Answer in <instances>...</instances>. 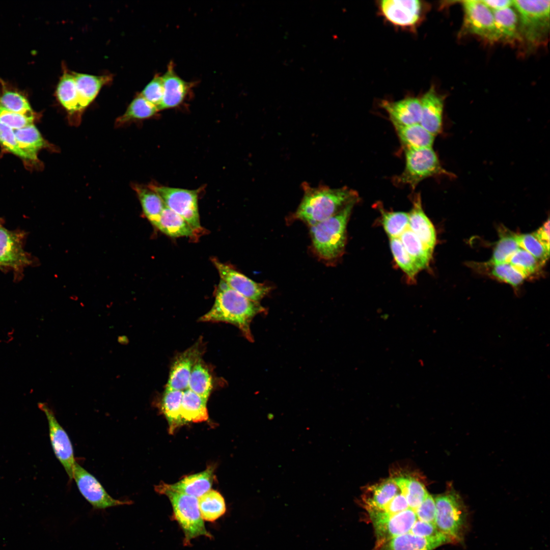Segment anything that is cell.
<instances>
[{"instance_id":"cell-4","label":"cell","mask_w":550,"mask_h":550,"mask_svg":"<svg viewBox=\"0 0 550 550\" xmlns=\"http://www.w3.org/2000/svg\"><path fill=\"white\" fill-rule=\"evenodd\" d=\"M513 7L519 21L522 42L531 48L546 44L549 30V0H515Z\"/></svg>"},{"instance_id":"cell-41","label":"cell","mask_w":550,"mask_h":550,"mask_svg":"<svg viewBox=\"0 0 550 550\" xmlns=\"http://www.w3.org/2000/svg\"><path fill=\"white\" fill-rule=\"evenodd\" d=\"M0 106L14 113L34 118L27 99L15 91L3 89L0 94Z\"/></svg>"},{"instance_id":"cell-30","label":"cell","mask_w":550,"mask_h":550,"mask_svg":"<svg viewBox=\"0 0 550 550\" xmlns=\"http://www.w3.org/2000/svg\"><path fill=\"white\" fill-rule=\"evenodd\" d=\"M207 401L188 389L184 390L181 406V416L184 423L206 421L208 418Z\"/></svg>"},{"instance_id":"cell-39","label":"cell","mask_w":550,"mask_h":550,"mask_svg":"<svg viewBox=\"0 0 550 550\" xmlns=\"http://www.w3.org/2000/svg\"><path fill=\"white\" fill-rule=\"evenodd\" d=\"M500 239L493 250L489 264H498L507 262L509 258L520 248L517 234L512 232H500Z\"/></svg>"},{"instance_id":"cell-10","label":"cell","mask_w":550,"mask_h":550,"mask_svg":"<svg viewBox=\"0 0 550 550\" xmlns=\"http://www.w3.org/2000/svg\"><path fill=\"white\" fill-rule=\"evenodd\" d=\"M367 512L374 530L375 547L409 532L418 519L415 512L409 508L395 514H389L382 510Z\"/></svg>"},{"instance_id":"cell-15","label":"cell","mask_w":550,"mask_h":550,"mask_svg":"<svg viewBox=\"0 0 550 550\" xmlns=\"http://www.w3.org/2000/svg\"><path fill=\"white\" fill-rule=\"evenodd\" d=\"M203 352L198 342L178 355L172 364L166 389L182 391L187 389L193 368L201 359Z\"/></svg>"},{"instance_id":"cell-51","label":"cell","mask_w":550,"mask_h":550,"mask_svg":"<svg viewBox=\"0 0 550 550\" xmlns=\"http://www.w3.org/2000/svg\"><path fill=\"white\" fill-rule=\"evenodd\" d=\"M544 248L549 252V221L548 219L536 232L533 233Z\"/></svg>"},{"instance_id":"cell-19","label":"cell","mask_w":550,"mask_h":550,"mask_svg":"<svg viewBox=\"0 0 550 550\" xmlns=\"http://www.w3.org/2000/svg\"><path fill=\"white\" fill-rule=\"evenodd\" d=\"M163 95L159 111L172 108L180 105L186 99L193 87L191 82L185 81L176 73L171 62L162 75Z\"/></svg>"},{"instance_id":"cell-49","label":"cell","mask_w":550,"mask_h":550,"mask_svg":"<svg viewBox=\"0 0 550 550\" xmlns=\"http://www.w3.org/2000/svg\"><path fill=\"white\" fill-rule=\"evenodd\" d=\"M409 532L423 537H433L442 533L438 530L435 524L418 519L415 522Z\"/></svg>"},{"instance_id":"cell-14","label":"cell","mask_w":550,"mask_h":550,"mask_svg":"<svg viewBox=\"0 0 550 550\" xmlns=\"http://www.w3.org/2000/svg\"><path fill=\"white\" fill-rule=\"evenodd\" d=\"M211 260L218 271L221 280L247 298L259 302L270 291L269 286L255 282L231 266L220 262L215 258H212Z\"/></svg>"},{"instance_id":"cell-37","label":"cell","mask_w":550,"mask_h":550,"mask_svg":"<svg viewBox=\"0 0 550 550\" xmlns=\"http://www.w3.org/2000/svg\"><path fill=\"white\" fill-rule=\"evenodd\" d=\"M198 502L201 515L204 520L213 521L225 513V500L216 490H210L198 498Z\"/></svg>"},{"instance_id":"cell-13","label":"cell","mask_w":550,"mask_h":550,"mask_svg":"<svg viewBox=\"0 0 550 550\" xmlns=\"http://www.w3.org/2000/svg\"><path fill=\"white\" fill-rule=\"evenodd\" d=\"M73 479L82 496L95 508L105 509L130 503L113 498L98 480L77 462L73 467Z\"/></svg>"},{"instance_id":"cell-31","label":"cell","mask_w":550,"mask_h":550,"mask_svg":"<svg viewBox=\"0 0 550 550\" xmlns=\"http://www.w3.org/2000/svg\"><path fill=\"white\" fill-rule=\"evenodd\" d=\"M14 132L19 148L25 159L36 160L38 151L46 145L38 129L32 124L14 130Z\"/></svg>"},{"instance_id":"cell-25","label":"cell","mask_w":550,"mask_h":550,"mask_svg":"<svg viewBox=\"0 0 550 550\" xmlns=\"http://www.w3.org/2000/svg\"><path fill=\"white\" fill-rule=\"evenodd\" d=\"M492 12L499 42L511 45L522 42L518 17L514 7L512 6Z\"/></svg>"},{"instance_id":"cell-45","label":"cell","mask_w":550,"mask_h":550,"mask_svg":"<svg viewBox=\"0 0 550 550\" xmlns=\"http://www.w3.org/2000/svg\"><path fill=\"white\" fill-rule=\"evenodd\" d=\"M140 94L158 109L163 95L162 76L155 75L144 87Z\"/></svg>"},{"instance_id":"cell-12","label":"cell","mask_w":550,"mask_h":550,"mask_svg":"<svg viewBox=\"0 0 550 550\" xmlns=\"http://www.w3.org/2000/svg\"><path fill=\"white\" fill-rule=\"evenodd\" d=\"M38 406L45 415L48 424L51 445L58 460L64 467L69 479H73L75 460L70 439L57 420L52 409L45 402H39Z\"/></svg>"},{"instance_id":"cell-52","label":"cell","mask_w":550,"mask_h":550,"mask_svg":"<svg viewBox=\"0 0 550 550\" xmlns=\"http://www.w3.org/2000/svg\"><path fill=\"white\" fill-rule=\"evenodd\" d=\"M491 11H497L513 6L511 0H481Z\"/></svg>"},{"instance_id":"cell-22","label":"cell","mask_w":550,"mask_h":550,"mask_svg":"<svg viewBox=\"0 0 550 550\" xmlns=\"http://www.w3.org/2000/svg\"><path fill=\"white\" fill-rule=\"evenodd\" d=\"M57 99L67 112L71 123L78 124L82 113L72 71L65 66L56 89Z\"/></svg>"},{"instance_id":"cell-17","label":"cell","mask_w":550,"mask_h":550,"mask_svg":"<svg viewBox=\"0 0 550 550\" xmlns=\"http://www.w3.org/2000/svg\"><path fill=\"white\" fill-rule=\"evenodd\" d=\"M412 207L409 214L408 228L420 239L431 253L436 242L435 228L424 212L419 193L411 197Z\"/></svg>"},{"instance_id":"cell-44","label":"cell","mask_w":550,"mask_h":550,"mask_svg":"<svg viewBox=\"0 0 550 550\" xmlns=\"http://www.w3.org/2000/svg\"><path fill=\"white\" fill-rule=\"evenodd\" d=\"M489 265L492 267L491 273L494 277L513 286L520 285L525 279L509 263Z\"/></svg>"},{"instance_id":"cell-1","label":"cell","mask_w":550,"mask_h":550,"mask_svg":"<svg viewBox=\"0 0 550 550\" xmlns=\"http://www.w3.org/2000/svg\"><path fill=\"white\" fill-rule=\"evenodd\" d=\"M265 311L258 301L247 298L221 280L212 308L199 321L231 323L237 326L249 341H252L251 322L255 316Z\"/></svg>"},{"instance_id":"cell-48","label":"cell","mask_w":550,"mask_h":550,"mask_svg":"<svg viewBox=\"0 0 550 550\" xmlns=\"http://www.w3.org/2000/svg\"><path fill=\"white\" fill-rule=\"evenodd\" d=\"M415 512L418 520L435 524V504L430 494L427 495Z\"/></svg>"},{"instance_id":"cell-40","label":"cell","mask_w":550,"mask_h":550,"mask_svg":"<svg viewBox=\"0 0 550 550\" xmlns=\"http://www.w3.org/2000/svg\"><path fill=\"white\" fill-rule=\"evenodd\" d=\"M390 245L393 258L400 268L412 282L420 271L404 249L399 238L390 239Z\"/></svg>"},{"instance_id":"cell-5","label":"cell","mask_w":550,"mask_h":550,"mask_svg":"<svg viewBox=\"0 0 550 550\" xmlns=\"http://www.w3.org/2000/svg\"><path fill=\"white\" fill-rule=\"evenodd\" d=\"M435 525L452 543L463 542L468 529V511L464 502L453 487L434 499Z\"/></svg>"},{"instance_id":"cell-18","label":"cell","mask_w":550,"mask_h":550,"mask_svg":"<svg viewBox=\"0 0 550 550\" xmlns=\"http://www.w3.org/2000/svg\"><path fill=\"white\" fill-rule=\"evenodd\" d=\"M380 106L388 114L393 126L420 123L421 105L419 98L407 97L397 101L383 100Z\"/></svg>"},{"instance_id":"cell-27","label":"cell","mask_w":550,"mask_h":550,"mask_svg":"<svg viewBox=\"0 0 550 550\" xmlns=\"http://www.w3.org/2000/svg\"><path fill=\"white\" fill-rule=\"evenodd\" d=\"M394 127L404 150L432 147L435 136L420 123Z\"/></svg>"},{"instance_id":"cell-50","label":"cell","mask_w":550,"mask_h":550,"mask_svg":"<svg viewBox=\"0 0 550 550\" xmlns=\"http://www.w3.org/2000/svg\"><path fill=\"white\" fill-rule=\"evenodd\" d=\"M409 508L404 495L401 492L397 494L382 510L389 514H395Z\"/></svg>"},{"instance_id":"cell-20","label":"cell","mask_w":550,"mask_h":550,"mask_svg":"<svg viewBox=\"0 0 550 550\" xmlns=\"http://www.w3.org/2000/svg\"><path fill=\"white\" fill-rule=\"evenodd\" d=\"M30 262L20 236L0 226V266L19 269Z\"/></svg>"},{"instance_id":"cell-46","label":"cell","mask_w":550,"mask_h":550,"mask_svg":"<svg viewBox=\"0 0 550 550\" xmlns=\"http://www.w3.org/2000/svg\"><path fill=\"white\" fill-rule=\"evenodd\" d=\"M34 119L10 111L0 106V123L13 130L33 124Z\"/></svg>"},{"instance_id":"cell-29","label":"cell","mask_w":550,"mask_h":550,"mask_svg":"<svg viewBox=\"0 0 550 550\" xmlns=\"http://www.w3.org/2000/svg\"><path fill=\"white\" fill-rule=\"evenodd\" d=\"M156 228L171 237L193 238L196 236V233L187 222L166 206Z\"/></svg>"},{"instance_id":"cell-2","label":"cell","mask_w":550,"mask_h":550,"mask_svg":"<svg viewBox=\"0 0 550 550\" xmlns=\"http://www.w3.org/2000/svg\"><path fill=\"white\" fill-rule=\"evenodd\" d=\"M301 186L303 197L293 217L310 226L332 217L349 203L359 199L358 193L347 186L313 187L306 182Z\"/></svg>"},{"instance_id":"cell-28","label":"cell","mask_w":550,"mask_h":550,"mask_svg":"<svg viewBox=\"0 0 550 550\" xmlns=\"http://www.w3.org/2000/svg\"><path fill=\"white\" fill-rule=\"evenodd\" d=\"M132 187L136 193L145 216L156 227L166 206L163 200L149 185L133 184Z\"/></svg>"},{"instance_id":"cell-35","label":"cell","mask_w":550,"mask_h":550,"mask_svg":"<svg viewBox=\"0 0 550 550\" xmlns=\"http://www.w3.org/2000/svg\"><path fill=\"white\" fill-rule=\"evenodd\" d=\"M393 479L405 497L409 508L415 511L428 494L424 485L411 477H400Z\"/></svg>"},{"instance_id":"cell-26","label":"cell","mask_w":550,"mask_h":550,"mask_svg":"<svg viewBox=\"0 0 550 550\" xmlns=\"http://www.w3.org/2000/svg\"><path fill=\"white\" fill-rule=\"evenodd\" d=\"M399 490L393 479L373 485L363 495L364 506L367 511L383 510Z\"/></svg>"},{"instance_id":"cell-21","label":"cell","mask_w":550,"mask_h":550,"mask_svg":"<svg viewBox=\"0 0 550 550\" xmlns=\"http://www.w3.org/2000/svg\"><path fill=\"white\" fill-rule=\"evenodd\" d=\"M449 543L452 541L443 533L433 537H423L409 532L375 547L374 550H433Z\"/></svg>"},{"instance_id":"cell-32","label":"cell","mask_w":550,"mask_h":550,"mask_svg":"<svg viewBox=\"0 0 550 550\" xmlns=\"http://www.w3.org/2000/svg\"><path fill=\"white\" fill-rule=\"evenodd\" d=\"M399 238L419 270L427 268L432 253L427 250L420 239L408 228Z\"/></svg>"},{"instance_id":"cell-24","label":"cell","mask_w":550,"mask_h":550,"mask_svg":"<svg viewBox=\"0 0 550 550\" xmlns=\"http://www.w3.org/2000/svg\"><path fill=\"white\" fill-rule=\"evenodd\" d=\"M213 480V469L212 467L197 474L184 477L173 484L164 483L172 490L199 498L209 491Z\"/></svg>"},{"instance_id":"cell-16","label":"cell","mask_w":550,"mask_h":550,"mask_svg":"<svg viewBox=\"0 0 550 550\" xmlns=\"http://www.w3.org/2000/svg\"><path fill=\"white\" fill-rule=\"evenodd\" d=\"M445 96L431 86L420 99V124L435 136L442 129Z\"/></svg>"},{"instance_id":"cell-9","label":"cell","mask_w":550,"mask_h":550,"mask_svg":"<svg viewBox=\"0 0 550 550\" xmlns=\"http://www.w3.org/2000/svg\"><path fill=\"white\" fill-rule=\"evenodd\" d=\"M463 21V35H472L490 43L499 42L492 11L481 0L461 1Z\"/></svg>"},{"instance_id":"cell-53","label":"cell","mask_w":550,"mask_h":550,"mask_svg":"<svg viewBox=\"0 0 550 550\" xmlns=\"http://www.w3.org/2000/svg\"><path fill=\"white\" fill-rule=\"evenodd\" d=\"M118 342L122 345H126L129 343V340L126 336L123 335L118 337Z\"/></svg>"},{"instance_id":"cell-8","label":"cell","mask_w":550,"mask_h":550,"mask_svg":"<svg viewBox=\"0 0 550 550\" xmlns=\"http://www.w3.org/2000/svg\"><path fill=\"white\" fill-rule=\"evenodd\" d=\"M149 186L158 194L167 207L187 222L196 234L204 232L200 224L198 210L199 189L175 188L153 184Z\"/></svg>"},{"instance_id":"cell-34","label":"cell","mask_w":550,"mask_h":550,"mask_svg":"<svg viewBox=\"0 0 550 550\" xmlns=\"http://www.w3.org/2000/svg\"><path fill=\"white\" fill-rule=\"evenodd\" d=\"M183 391L166 389L161 400V410L169 425L170 433L184 424L181 416Z\"/></svg>"},{"instance_id":"cell-43","label":"cell","mask_w":550,"mask_h":550,"mask_svg":"<svg viewBox=\"0 0 550 550\" xmlns=\"http://www.w3.org/2000/svg\"><path fill=\"white\" fill-rule=\"evenodd\" d=\"M517 240L520 248L532 255L542 265L549 258L548 252L533 234L517 235Z\"/></svg>"},{"instance_id":"cell-23","label":"cell","mask_w":550,"mask_h":550,"mask_svg":"<svg viewBox=\"0 0 550 550\" xmlns=\"http://www.w3.org/2000/svg\"><path fill=\"white\" fill-rule=\"evenodd\" d=\"M83 112L95 99L101 88L112 81L110 74L95 75L73 72Z\"/></svg>"},{"instance_id":"cell-33","label":"cell","mask_w":550,"mask_h":550,"mask_svg":"<svg viewBox=\"0 0 550 550\" xmlns=\"http://www.w3.org/2000/svg\"><path fill=\"white\" fill-rule=\"evenodd\" d=\"M159 111L158 108L148 101L141 94L131 101L125 112L116 120L115 126H123L132 121L150 118Z\"/></svg>"},{"instance_id":"cell-3","label":"cell","mask_w":550,"mask_h":550,"mask_svg":"<svg viewBox=\"0 0 550 550\" xmlns=\"http://www.w3.org/2000/svg\"><path fill=\"white\" fill-rule=\"evenodd\" d=\"M351 201L332 217L311 226L313 249L321 259L331 261L342 256L346 241V227L355 204Z\"/></svg>"},{"instance_id":"cell-38","label":"cell","mask_w":550,"mask_h":550,"mask_svg":"<svg viewBox=\"0 0 550 550\" xmlns=\"http://www.w3.org/2000/svg\"><path fill=\"white\" fill-rule=\"evenodd\" d=\"M381 213L383 229L390 238H399L408 228V213L401 211H389L378 207Z\"/></svg>"},{"instance_id":"cell-36","label":"cell","mask_w":550,"mask_h":550,"mask_svg":"<svg viewBox=\"0 0 550 550\" xmlns=\"http://www.w3.org/2000/svg\"><path fill=\"white\" fill-rule=\"evenodd\" d=\"M212 388V375L208 367L200 359L193 368L187 389L208 400Z\"/></svg>"},{"instance_id":"cell-6","label":"cell","mask_w":550,"mask_h":550,"mask_svg":"<svg viewBox=\"0 0 550 550\" xmlns=\"http://www.w3.org/2000/svg\"><path fill=\"white\" fill-rule=\"evenodd\" d=\"M159 493L166 495L172 504L175 519L184 534V543L201 536L211 538L201 515L198 498L178 492L166 487L163 483L155 487Z\"/></svg>"},{"instance_id":"cell-47","label":"cell","mask_w":550,"mask_h":550,"mask_svg":"<svg viewBox=\"0 0 550 550\" xmlns=\"http://www.w3.org/2000/svg\"><path fill=\"white\" fill-rule=\"evenodd\" d=\"M0 144L8 151L25 159L24 154L19 148L14 130L1 123Z\"/></svg>"},{"instance_id":"cell-42","label":"cell","mask_w":550,"mask_h":550,"mask_svg":"<svg viewBox=\"0 0 550 550\" xmlns=\"http://www.w3.org/2000/svg\"><path fill=\"white\" fill-rule=\"evenodd\" d=\"M507 263L510 264L525 278L538 271L542 266L532 255L520 248L509 258Z\"/></svg>"},{"instance_id":"cell-7","label":"cell","mask_w":550,"mask_h":550,"mask_svg":"<svg viewBox=\"0 0 550 550\" xmlns=\"http://www.w3.org/2000/svg\"><path fill=\"white\" fill-rule=\"evenodd\" d=\"M405 167L403 172L393 179L398 186L407 185L414 190L424 179L449 172L442 167L436 153L432 147L405 150Z\"/></svg>"},{"instance_id":"cell-11","label":"cell","mask_w":550,"mask_h":550,"mask_svg":"<svg viewBox=\"0 0 550 550\" xmlns=\"http://www.w3.org/2000/svg\"><path fill=\"white\" fill-rule=\"evenodd\" d=\"M381 15L391 24L414 29L423 20L429 6L418 0H382L378 2Z\"/></svg>"}]
</instances>
